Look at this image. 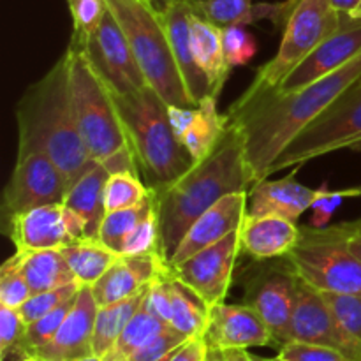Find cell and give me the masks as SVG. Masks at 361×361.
Listing matches in <instances>:
<instances>
[{"mask_svg":"<svg viewBox=\"0 0 361 361\" xmlns=\"http://www.w3.org/2000/svg\"><path fill=\"white\" fill-rule=\"evenodd\" d=\"M148 2H154L155 4V0H148Z\"/></svg>","mask_w":361,"mask_h":361,"instance_id":"58","label":"cell"},{"mask_svg":"<svg viewBox=\"0 0 361 361\" xmlns=\"http://www.w3.org/2000/svg\"><path fill=\"white\" fill-rule=\"evenodd\" d=\"M189 338L185 335L176 331L173 326H169L162 334H159L157 337L152 338L150 342H147L143 348L134 351L126 361H168L171 358L173 353L180 345L185 344Z\"/></svg>","mask_w":361,"mask_h":361,"instance_id":"43","label":"cell"},{"mask_svg":"<svg viewBox=\"0 0 361 361\" xmlns=\"http://www.w3.org/2000/svg\"><path fill=\"white\" fill-rule=\"evenodd\" d=\"M302 238V228L281 215H245L240 226V249L254 261L284 259Z\"/></svg>","mask_w":361,"mask_h":361,"instance_id":"21","label":"cell"},{"mask_svg":"<svg viewBox=\"0 0 361 361\" xmlns=\"http://www.w3.org/2000/svg\"><path fill=\"white\" fill-rule=\"evenodd\" d=\"M222 46L224 55L231 67L249 66L257 53V41L245 30L243 25H231L222 28Z\"/></svg>","mask_w":361,"mask_h":361,"instance_id":"38","label":"cell"},{"mask_svg":"<svg viewBox=\"0 0 361 361\" xmlns=\"http://www.w3.org/2000/svg\"><path fill=\"white\" fill-rule=\"evenodd\" d=\"M344 16L335 9L331 0H298L282 32L277 55L257 69L252 83L238 97L240 101L275 90L321 42L338 32Z\"/></svg>","mask_w":361,"mask_h":361,"instance_id":"7","label":"cell"},{"mask_svg":"<svg viewBox=\"0 0 361 361\" xmlns=\"http://www.w3.org/2000/svg\"><path fill=\"white\" fill-rule=\"evenodd\" d=\"M69 190V182L62 169L42 152L18 155L11 178L4 189V217L44 207L62 203Z\"/></svg>","mask_w":361,"mask_h":361,"instance_id":"12","label":"cell"},{"mask_svg":"<svg viewBox=\"0 0 361 361\" xmlns=\"http://www.w3.org/2000/svg\"><path fill=\"white\" fill-rule=\"evenodd\" d=\"M250 187L242 134L228 123L224 136L208 157L194 162L171 185L154 190L157 196L161 250L168 263L200 215L228 194L250 190Z\"/></svg>","mask_w":361,"mask_h":361,"instance_id":"2","label":"cell"},{"mask_svg":"<svg viewBox=\"0 0 361 361\" xmlns=\"http://www.w3.org/2000/svg\"><path fill=\"white\" fill-rule=\"evenodd\" d=\"M99 305L92 286H81L71 312L55 337L34 356L46 361H74L94 355V328Z\"/></svg>","mask_w":361,"mask_h":361,"instance_id":"19","label":"cell"},{"mask_svg":"<svg viewBox=\"0 0 361 361\" xmlns=\"http://www.w3.org/2000/svg\"><path fill=\"white\" fill-rule=\"evenodd\" d=\"M20 361H41L37 358V356H27V358H23V360H20Z\"/></svg>","mask_w":361,"mask_h":361,"instance_id":"55","label":"cell"},{"mask_svg":"<svg viewBox=\"0 0 361 361\" xmlns=\"http://www.w3.org/2000/svg\"><path fill=\"white\" fill-rule=\"evenodd\" d=\"M247 197H249V190L228 194L214 207L208 208L203 215H200L180 242L178 249L169 259V264L182 263L240 229L247 215V208H249Z\"/></svg>","mask_w":361,"mask_h":361,"instance_id":"18","label":"cell"},{"mask_svg":"<svg viewBox=\"0 0 361 361\" xmlns=\"http://www.w3.org/2000/svg\"><path fill=\"white\" fill-rule=\"evenodd\" d=\"M113 99L147 185L152 190L171 185L194 161L169 123L168 102L150 85Z\"/></svg>","mask_w":361,"mask_h":361,"instance_id":"4","label":"cell"},{"mask_svg":"<svg viewBox=\"0 0 361 361\" xmlns=\"http://www.w3.org/2000/svg\"><path fill=\"white\" fill-rule=\"evenodd\" d=\"M169 296H171V326L187 338L204 337L210 317V307L169 270Z\"/></svg>","mask_w":361,"mask_h":361,"instance_id":"28","label":"cell"},{"mask_svg":"<svg viewBox=\"0 0 361 361\" xmlns=\"http://www.w3.org/2000/svg\"><path fill=\"white\" fill-rule=\"evenodd\" d=\"M80 289V282H73V284L62 286V288L51 289V291L35 293V295H32L18 310H20L25 323L30 324L34 323V321H37L39 317L46 316L48 312L55 310L56 307L63 305V303L69 302V300L76 298Z\"/></svg>","mask_w":361,"mask_h":361,"instance_id":"36","label":"cell"},{"mask_svg":"<svg viewBox=\"0 0 361 361\" xmlns=\"http://www.w3.org/2000/svg\"><path fill=\"white\" fill-rule=\"evenodd\" d=\"M159 2H161V6L157 7L159 18L168 35L176 66L185 83L187 94L197 106L201 99L210 95V83L203 69L197 66L192 51V39H190L192 6H190V0H159Z\"/></svg>","mask_w":361,"mask_h":361,"instance_id":"17","label":"cell"},{"mask_svg":"<svg viewBox=\"0 0 361 361\" xmlns=\"http://www.w3.org/2000/svg\"><path fill=\"white\" fill-rule=\"evenodd\" d=\"M358 2H360V0H331L334 7L341 14H349V13H351V11L355 9L356 4H358Z\"/></svg>","mask_w":361,"mask_h":361,"instance_id":"50","label":"cell"},{"mask_svg":"<svg viewBox=\"0 0 361 361\" xmlns=\"http://www.w3.org/2000/svg\"><path fill=\"white\" fill-rule=\"evenodd\" d=\"M166 328H169V324L154 316L143 302V305L134 314V317L129 321L118 341L109 349V353L102 358V361H126L134 351L143 348L147 342L162 334Z\"/></svg>","mask_w":361,"mask_h":361,"instance_id":"31","label":"cell"},{"mask_svg":"<svg viewBox=\"0 0 361 361\" xmlns=\"http://www.w3.org/2000/svg\"><path fill=\"white\" fill-rule=\"evenodd\" d=\"M204 341L221 351L275 345L264 321L247 303L221 302L212 307Z\"/></svg>","mask_w":361,"mask_h":361,"instance_id":"16","label":"cell"},{"mask_svg":"<svg viewBox=\"0 0 361 361\" xmlns=\"http://www.w3.org/2000/svg\"><path fill=\"white\" fill-rule=\"evenodd\" d=\"M4 231L18 252L60 249L69 243L63 204H44L4 217Z\"/></svg>","mask_w":361,"mask_h":361,"instance_id":"20","label":"cell"},{"mask_svg":"<svg viewBox=\"0 0 361 361\" xmlns=\"http://www.w3.org/2000/svg\"><path fill=\"white\" fill-rule=\"evenodd\" d=\"M207 361H226V353L221 351V349L210 348V351H208V356H207Z\"/></svg>","mask_w":361,"mask_h":361,"instance_id":"51","label":"cell"},{"mask_svg":"<svg viewBox=\"0 0 361 361\" xmlns=\"http://www.w3.org/2000/svg\"><path fill=\"white\" fill-rule=\"evenodd\" d=\"M358 140H361V81L296 134L270 166L267 178L282 169L302 168L305 162L321 155L348 150Z\"/></svg>","mask_w":361,"mask_h":361,"instance_id":"9","label":"cell"},{"mask_svg":"<svg viewBox=\"0 0 361 361\" xmlns=\"http://www.w3.org/2000/svg\"><path fill=\"white\" fill-rule=\"evenodd\" d=\"M83 51L111 94L130 95L148 85L118 20L109 7Z\"/></svg>","mask_w":361,"mask_h":361,"instance_id":"11","label":"cell"},{"mask_svg":"<svg viewBox=\"0 0 361 361\" xmlns=\"http://www.w3.org/2000/svg\"><path fill=\"white\" fill-rule=\"evenodd\" d=\"M321 187H323V190H321L319 197L314 201L312 217H310V226L316 229H323L326 228V226H330L331 217H334L335 212L338 210V207H341L345 200L361 196V185L338 190H330V185H328V183H323Z\"/></svg>","mask_w":361,"mask_h":361,"instance_id":"42","label":"cell"},{"mask_svg":"<svg viewBox=\"0 0 361 361\" xmlns=\"http://www.w3.org/2000/svg\"><path fill=\"white\" fill-rule=\"evenodd\" d=\"M360 80L361 51L345 66L291 94L264 92L247 101L236 99L229 106L228 123L242 134L250 183L267 180L270 166L296 134Z\"/></svg>","mask_w":361,"mask_h":361,"instance_id":"1","label":"cell"},{"mask_svg":"<svg viewBox=\"0 0 361 361\" xmlns=\"http://www.w3.org/2000/svg\"><path fill=\"white\" fill-rule=\"evenodd\" d=\"M150 187L134 173H115L106 183V212L123 210L143 203L150 196Z\"/></svg>","mask_w":361,"mask_h":361,"instance_id":"33","label":"cell"},{"mask_svg":"<svg viewBox=\"0 0 361 361\" xmlns=\"http://www.w3.org/2000/svg\"><path fill=\"white\" fill-rule=\"evenodd\" d=\"M360 81H361V80H360Z\"/></svg>","mask_w":361,"mask_h":361,"instance_id":"60","label":"cell"},{"mask_svg":"<svg viewBox=\"0 0 361 361\" xmlns=\"http://www.w3.org/2000/svg\"><path fill=\"white\" fill-rule=\"evenodd\" d=\"M41 361H46V360H41Z\"/></svg>","mask_w":361,"mask_h":361,"instance_id":"59","label":"cell"},{"mask_svg":"<svg viewBox=\"0 0 361 361\" xmlns=\"http://www.w3.org/2000/svg\"><path fill=\"white\" fill-rule=\"evenodd\" d=\"M60 252L81 286H94L120 259V254L108 249L101 240L66 243L60 247Z\"/></svg>","mask_w":361,"mask_h":361,"instance_id":"27","label":"cell"},{"mask_svg":"<svg viewBox=\"0 0 361 361\" xmlns=\"http://www.w3.org/2000/svg\"><path fill=\"white\" fill-rule=\"evenodd\" d=\"M291 341L326 345L344 353L351 361H361V342L341 326L328 309L321 291L298 281L295 314L291 321Z\"/></svg>","mask_w":361,"mask_h":361,"instance_id":"14","label":"cell"},{"mask_svg":"<svg viewBox=\"0 0 361 361\" xmlns=\"http://www.w3.org/2000/svg\"><path fill=\"white\" fill-rule=\"evenodd\" d=\"M226 353V361H261V358L250 355L247 349H229Z\"/></svg>","mask_w":361,"mask_h":361,"instance_id":"49","label":"cell"},{"mask_svg":"<svg viewBox=\"0 0 361 361\" xmlns=\"http://www.w3.org/2000/svg\"><path fill=\"white\" fill-rule=\"evenodd\" d=\"M349 18H351V20H356V21H361V0L358 4H356V7L355 9L351 11V13L348 14Z\"/></svg>","mask_w":361,"mask_h":361,"instance_id":"52","label":"cell"},{"mask_svg":"<svg viewBox=\"0 0 361 361\" xmlns=\"http://www.w3.org/2000/svg\"><path fill=\"white\" fill-rule=\"evenodd\" d=\"M261 361H274V358H261Z\"/></svg>","mask_w":361,"mask_h":361,"instance_id":"56","label":"cell"},{"mask_svg":"<svg viewBox=\"0 0 361 361\" xmlns=\"http://www.w3.org/2000/svg\"><path fill=\"white\" fill-rule=\"evenodd\" d=\"M361 51V21L351 20L345 14L344 23L331 37L321 42L305 60L298 63L275 90L277 94H291L307 87L312 81L334 73L345 66ZM247 101V99H245Z\"/></svg>","mask_w":361,"mask_h":361,"instance_id":"15","label":"cell"},{"mask_svg":"<svg viewBox=\"0 0 361 361\" xmlns=\"http://www.w3.org/2000/svg\"><path fill=\"white\" fill-rule=\"evenodd\" d=\"M74 300L76 298L69 300V302L56 307L55 310L48 312L46 316L39 317V319L34 321V323L27 324V331H25V338H23V348H21V360L27 358V356H34L39 349L44 348V345L55 337L56 331L60 330L62 323L66 321L67 314H69L71 309H73Z\"/></svg>","mask_w":361,"mask_h":361,"instance_id":"35","label":"cell"},{"mask_svg":"<svg viewBox=\"0 0 361 361\" xmlns=\"http://www.w3.org/2000/svg\"><path fill=\"white\" fill-rule=\"evenodd\" d=\"M27 323L21 317L20 310L11 307L0 305V355L2 360L14 355L21 360V348H23Z\"/></svg>","mask_w":361,"mask_h":361,"instance_id":"41","label":"cell"},{"mask_svg":"<svg viewBox=\"0 0 361 361\" xmlns=\"http://www.w3.org/2000/svg\"><path fill=\"white\" fill-rule=\"evenodd\" d=\"M226 129L228 115H221L217 109V99L208 95L196 106L192 122L180 137V143L189 152L194 162H200L215 150Z\"/></svg>","mask_w":361,"mask_h":361,"instance_id":"26","label":"cell"},{"mask_svg":"<svg viewBox=\"0 0 361 361\" xmlns=\"http://www.w3.org/2000/svg\"><path fill=\"white\" fill-rule=\"evenodd\" d=\"M69 88L81 137L92 159L102 162L129 147L126 127L115 106L111 90L101 80L83 49L67 46Z\"/></svg>","mask_w":361,"mask_h":361,"instance_id":"6","label":"cell"},{"mask_svg":"<svg viewBox=\"0 0 361 361\" xmlns=\"http://www.w3.org/2000/svg\"><path fill=\"white\" fill-rule=\"evenodd\" d=\"M109 171L102 162H95L67 190L63 207L76 212L85 219L88 228V240H99L102 221L106 217V183Z\"/></svg>","mask_w":361,"mask_h":361,"instance_id":"23","label":"cell"},{"mask_svg":"<svg viewBox=\"0 0 361 361\" xmlns=\"http://www.w3.org/2000/svg\"><path fill=\"white\" fill-rule=\"evenodd\" d=\"M63 222H66V231H67V238H69V243L88 238L87 222H85V219L81 217L80 214H76V212L63 207Z\"/></svg>","mask_w":361,"mask_h":361,"instance_id":"48","label":"cell"},{"mask_svg":"<svg viewBox=\"0 0 361 361\" xmlns=\"http://www.w3.org/2000/svg\"><path fill=\"white\" fill-rule=\"evenodd\" d=\"M18 155L42 152L66 175L69 187L94 161L81 137L69 88L67 51L37 83L28 87L16 106Z\"/></svg>","mask_w":361,"mask_h":361,"instance_id":"3","label":"cell"},{"mask_svg":"<svg viewBox=\"0 0 361 361\" xmlns=\"http://www.w3.org/2000/svg\"><path fill=\"white\" fill-rule=\"evenodd\" d=\"M190 39L197 66L207 74L210 95L219 99L233 67L228 63L222 46V28L210 23L192 11L190 14Z\"/></svg>","mask_w":361,"mask_h":361,"instance_id":"24","label":"cell"},{"mask_svg":"<svg viewBox=\"0 0 361 361\" xmlns=\"http://www.w3.org/2000/svg\"><path fill=\"white\" fill-rule=\"evenodd\" d=\"M168 274H164L162 277H159L157 281H154L148 288L147 298H145V305L150 310L154 316H157L159 319L164 321L166 324L171 326V296H169V288H168Z\"/></svg>","mask_w":361,"mask_h":361,"instance_id":"45","label":"cell"},{"mask_svg":"<svg viewBox=\"0 0 361 361\" xmlns=\"http://www.w3.org/2000/svg\"><path fill=\"white\" fill-rule=\"evenodd\" d=\"M150 288V286H148ZM148 288L143 289L137 295L130 296V298L122 300V302L111 303V305L99 307L97 317H95V328H94V355L99 358H104L109 353V349L115 345L122 331L133 319L134 314L140 310L143 305L145 298H147Z\"/></svg>","mask_w":361,"mask_h":361,"instance_id":"29","label":"cell"},{"mask_svg":"<svg viewBox=\"0 0 361 361\" xmlns=\"http://www.w3.org/2000/svg\"><path fill=\"white\" fill-rule=\"evenodd\" d=\"M275 358L282 361H351L337 349L302 341H289L282 344Z\"/></svg>","mask_w":361,"mask_h":361,"instance_id":"44","label":"cell"},{"mask_svg":"<svg viewBox=\"0 0 361 361\" xmlns=\"http://www.w3.org/2000/svg\"><path fill=\"white\" fill-rule=\"evenodd\" d=\"M240 254V229H236L189 259L169 264V270L212 309L228 298Z\"/></svg>","mask_w":361,"mask_h":361,"instance_id":"13","label":"cell"},{"mask_svg":"<svg viewBox=\"0 0 361 361\" xmlns=\"http://www.w3.org/2000/svg\"><path fill=\"white\" fill-rule=\"evenodd\" d=\"M300 168L293 169L291 175L282 180H263L250 187V203L247 208L249 215H281V217L298 221L314 201L319 197L323 187L310 189L296 182V173Z\"/></svg>","mask_w":361,"mask_h":361,"instance_id":"22","label":"cell"},{"mask_svg":"<svg viewBox=\"0 0 361 361\" xmlns=\"http://www.w3.org/2000/svg\"><path fill=\"white\" fill-rule=\"evenodd\" d=\"M74 361H102V358H99V356L95 355H90V356H83V358H78Z\"/></svg>","mask_w":361,"mask_h":361,"instance_id":"53","label":"cell"},{"mask_svg":"<svg viewBox=\"0 0 361 361\" xmlns=\"http://www.w3.org/2000/svg\"><path fill=\"white\" fill-rule=\"evenodd\" d=\"M157 207V196L154 190H150V196L143 203L136 204L133 208H123V210L106 212V217L102 221L101 231H99V240L104 243L108 249L115 250L122 256V249L126 240L129 238L130 233L143 222V219Z\"/></svg>","mask_w":361,"mask_h":361,"instance_id":"30","label":"cell"},{"mask_svg":"<svg viewBox=\"0 0 361 361\" xmlns=\"http://www.w3.org/2000/svg\"><path fill=\"white\" fill-rule=\"evenodd\" d=\"M208 351H210V345L204 341V337L189 338L185 344H182L173 353L168 361H207Z\"/></svg>","mask_w":361,"mask_h":361,"instance_id":"46","label":"cell"},{"mask_svg":"<svg viewBox=\"0 0 361 361\" xmlns=\"http://www.w3.org/2000/svg\"><path fill=\"white\" fill-rule=\"evenodd\" d=\"M133 48L147 83L168 104L192 108L157 6L148 0H106Z\"/></svg>","mask_w":361,"mask_h":361,"instance_id":"5","label":"cell"},{"mask_svg":"<svg viewBox=\"0 0 361 361\" xmlns=\"http://www.w3.org/2000/svg\"><path fill=\"white\" fill-rule=\"evenodd\" d=\"M288 261L296 275L317 291L361 295V261L331 226L302 228V238Z\"/></svg>","mask_w":361,"mask_h":361,"instance_id":"8","label":"cell"},{"mask_svg":"<svg viewBox=\"0 0 361 361\" xmlns=\"http://www.w3.org/2000/svg\"><path fill=\"white\" fill-rule=\"evenodd\" d=\"M348 150H353V152H360L361 150V140H358V141H355V143L351 145V147L348 148Z\"/></svg>","mask_w":361,"mask_h":361,"instance_id":"54","label":"cell"},{"mask_svg":"<svg viewBox=\"0 0 361 361\" xmlns=\"http://www.w3.org/2000/svg\"><path fill=\"white\" fill-rule=\"evenodd\" d=\"M190 6L194 13L219 28L256 23L252 0H190Z\"/></svg>","mask_w":361,"mask_h":361,"instance_id":"32","label":"cell"},{"mask_svg":"<svg viewBox=\"0 0 361 361\" xmlns=\"http://www.w3.org/2000/svg\"><path fill=\"white\" fill-rule=\"evenodd\" d=\"M331 228L344 240L348 249L361 261V219L355 222H342V224L331 226Z\"/></svg>","mask_w":361,"mask_h":361,"instance_id":"47","label":"cell"},{"mask_svg":"<svg viewBox=\"0 0 361 361\" xmlns=\"http://www.w3.org/2000/svg\"><path fill=\"white\" fill-rule=\"evenodd\" d=\"M13 256L25 281L30 286L32 295L78 282L60 249L32 250V252L14 250Z\"/></svg>","mask_w":361,"mask_h":361,"instance_id":"25","label":"cell"},{"mask_svg":"<svg viewBox=\"0 0 361 361\" xmlns=\"http://www.w3.org/2000/svg\"><path fill=\"white\" fill-rule=\"evenodd\" d=\"M30 296V286L25 281L14 256H11L0 268V305L20 309Z\"/></svg>","mask_w":361,"mask_h":361,"instance_id":"40","label":"cell"},{"mask_svg":"<svg viewBox=\"0 0 361 361\" xmlns=\"http://www.w3.org/2000/svg\"><path fill=\"white\" fill-rule=\"evenodd\" d=\"M328 309L351 337L361 342V295L321 293Z\"/></svg>","mask_w":361,"mask_h":361,"instance_id":"39","label":"cell"},{"mask_svg":"<svg viewBox=\"0 0 361 361\" xmlns=\"http://www.w3.org/2000/svg\"><path fill=\"white\" fill-rule=\"evenodd\" d=\"M73 18V35L69 44L83 49L101 25L108 4L106 0H67Z\"/></svg>","mask_w":361,"mask_h":361,"instance_id":"34","label":"cell"},{"mask_svg":"<svg viewBox=\"0 0 361 361\" xmlns=\"http://www.w3.org/2000/svg\"><path fill=\"white\" fill-rule=\"evenodd\" d=\"M270 261H256V264L243 275V303L259 314L274 337L275 345L281 348L291 341V321L300 277L288 257H284V263Z\"/></svg>","mask_w":361,"mask_h":361,"instance_id":"10","label":"cell"},{"mask_svg":"<svg viewBox=\"0 0 361 361\" xmlns=\"http://www.w3.org/2000/svg\"><path fill=\"white\" fill-rule=\"evenodd\" d=\"M274 361H282V360H279V358H274Z\"/></svg>","mask_w":361,"mask_h":361,"instance_id":"57","label":"cell"},{"mask_svg":"<svg viewBox=\"0 0 361 361\" xmlns=\"http://www.w3.org/2000/svg\"><path fill=\"white\" fill-rule=\"evenodd\" d=\"M148 254H162L157 207L130 233L122 249V256H148Z\"/></svg>","mask_w":361,"mask_h":361,"instance_id":"37","label":"cell"}]
</instances>
